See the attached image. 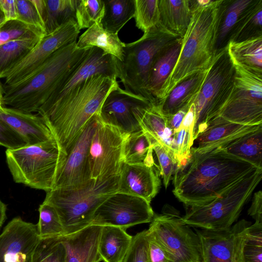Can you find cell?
I'll use <instances>...</instances> for the list:
<instances>
[{"label":"cell","instance_id":"6da1fadb","mask_svg":"<svg viewBox=\"0 0 262 262\" xmlns=\"http://www.w3.org/2000/svg\"><path fill=\"white\" fill-rule=\"evenodd\" d=\"M258 169L221 148L201 154L190 150L185 164L175 169L173 193L185 208L202 205Z\"/></svg>","mask_w":262,"mask_h":262},{"label":"cell","instance_id":"7a4b0ae2","mask_svg":"<svg viewBox=\"0 0 262 262\" xmlns=\"http://www.w3.org/2000/svg\"><path fill=\"white\" fill-rule=\"evenodd\" d=\"M116 77L93 76L37 113L66 155L89 120L99 113L108 94L119 86Z\"/></svg>","mask_w":262,"mask_h":262},{"label":"cell","instance_id":"3957f363","mask_svg":"<svg viewBox=\"0 0 262 262\" xmlns=\"http://www.w3.org/2000/svg\"><path fill=\"white\" fill-rule=\"evenodd\" d=\"M192 16L182 37L176 63L161 91L158 101L164 99L180 82L207 70L216 55L218 31L225 0H190Z\"/></svg>","mask_w":262,"mask_h":262},{"label":"cell","instance_id":"277c9868","mask_svg":"<svg viewBox=\"0 0 262 262\" xmlns=\"http://www.w3.org/2000/svg\"><path fill=\"white\" fill-rule=\"evenodd\" d=\"M76 42L59 48L25 81L3 87L2 105L26 113L37 112L91 48L78 49Z\"/></svg>","mask_w":262,"mask_h":262},{"label":"cell","instance_id":"5b68a950","mask_svg":"<svg viewBox=\"0 0 262 262\" xmlns=\"http://www.w3.org/2000/svg\"><path fill=\"white\" fill-rule=\"evenodd\" d=\"M120 174L107 179H92L85 186L73 189H53L47 192L44 202L56 211L64 234L91 225L98 207L111 195L119 191Z\"/></svg>","mask_w":262,"mask_h":262},{"label":"cell","instance_id":"8992f818","mask_svg":"<svg viewBox=\"0 0 262 262\" xmlns=\"http://www.w3.org/2000/svg\"><path fill=\"white\" fill-rule=\"evenodd\" d=\"M6 156L15 182L46 192L53 189L66 158L54 139L7 149Z\"/></svg>","mask_w":262,"mask_h":262},{"label":"cell","instance_id":"52a82bcc","mask_svg":"<svg viewBox=\"0 0 262 262\" xmlns=\"http://www.w3.org/2000/svg\"><path fill=\"white\" fill-rule=\"evenodd\" d=\"M180 38L160 24L137 40L125 43L122 60L117 59L118 78L125 90L143 97L150 102L156 101L148 90L152 61L159 52Z\"/></svg>","mask_w":262,"mask_h":262},{"label":"cell","instance_id":"ba28073f","mask_svg":"<svg viewBox=\"0 0 262 262\" xmlns=\"http://www.w3.org/2000/svg\"><path fill=\"white\" fill-rule=\"evenodd\" d=\"M262 178V169L242 179L219 197L202 205L186 207L182 221L190 227L210 231L230 228Z\"/></svg>","mask_w":262,"mask_h":262},{"label":"cell","instance_id":"9c48e42d","mask_svg":"<svg viewBox=\"0 0 262 262\" xmlns=\"http://www.w3.org/2000/svg\"><path fill=\"white\" fill-rule=\"evenodd\" d=\"M234 66L227 47L219 51L209 68L201 91L193 102L195 108L194 141L216 118L232 90Z\"/></svg>","mask_w":262,"mask_h":262},{"label":"cell","instance_id":"30bf717a","mask_svg":"<svg viewBox=\"0 0 262 262\" xmlns=\"http://www.w3.org/2000/svg\"><path fill=\"white\" fill-rule=\"evenodd\" d=\"M148 232L166 252L170 262H202L199 237L172 207L155 214Z\"/></svg>","mask_w":262,"mask_h":262},{"label":"cell","instance_id":"8fae6325","mask_svg":"<svg viewBox=\"0 0 262 262\" xmlns=\"http://www.w3.org/2000/svg\"><path fill=\"white\" fill-rule=\"evenodd\" d=\"M233 64L235 73L232 90L217 117L243 125H261L262 73Z\"/></svg>","mask_w":262,"mask_h":262},{"label":"cell","instance_id":"7c38bea8","mask_svg":"<svg viewBox=\"0 0 262 262\" xmlns=\"http://www.w3.org/2000/svg\"><path fill=\"white\" fill-rule=\"evenodd\" d=\"M127 135L118 128L102 122L98 114L89 153L92 179L102 181L120 174L123 163V145Z\"/></svg>","mask_w":262,"mask_h":262},{"label":"cell","instance_id":"4fadbf2b","mask_svg":"<svg viewBox=\"0 0 262 262\" xmlns=\"http://www.w3.org/2000/svg\"><path fill=\"white\" fill-rule=\"evenodd\" d=\"M252 223L244 219L223 231L195 229L201 246L202 262H244V250Z\"/></svg>","mask_w":262,"mask_h":262},{"label":"cell","instance_id":"5bb4252c","mask_svg":"<svg viewBox=\"0 0 262 262\" xmlns=\"http://www.w3.org/2000/svg\"><path fill=\"white\" fill-rule=\"evenodd\" d=\"M154 215L150 203L140 197L117 192L98 207L91 224L114 226L126 230L150 223Z\"/></svg>","mask_w":262,"mask_h":262},{"label":"cell","instance_id":"9a60e30c","mask_svg":"<svg viewBox=\"0 0 262 262\" xmlns=\"http://www.w3.org/2000/svg\"><path fill=\"white\" fill-rule=\"evenodd\" d=\"M80 30L72 19L45 35L35 47L6 75L3 87L19 84L29 78L42 63L61 47L77 41Z\"/></svg>","mask_w":262,"mask_h":262},{"label":"cell","instance_id":"2e32d148","mask_svg":"<svg viewBox=\"0 0 262 262\" xmlns=\"http://www.w3.org/2000/svg\"><path fill=\"white\" fill-rule=\"evenodd\" d=\"M98 114L89 120L71 147L53 189L80 188L86 185L92 180L89 153L97 126Z\"/></svg>","mask_w":262,"mask_h":262},{"label":"cell","instance_id":"e0dca14e","mask_svg":"<svg viewBox=\"0 0 262 262\" xmlns=\"http://www.w3.org/2000/svg\"><path fill=\"white\" fill-rule=\"evenodd\" d=\"M150 103L144 97L123 90L119 85L107 96L98 116L104 123L128 134L142 130L134 115V109L147 106Z\"/></svg>","mask_w":262,"mask_h":262},{"label":"cell","instance_id":"ac0fdd59","mask_svg":"<svg viewBox=\"0 0 262 262\" xmlns=\"http://www.w3.org/2000/svg\"><path fill=\"white\" fill-rule=\"evenodd\" d=\"M117 59L96 47H91L80 62L66 76L54 93L40 107H47L77 84L97 75L118 78Z\"/></svg>","mask_w":262,"mask_h":262},{"label":"cell","instance_id":"d6986e66","mask_svg":"<svg viewBox=\"0 0 262 262\" xmlns=\"http://www.w3.org/2000/svg\"><path fill=\"white\" fill-rule=\"evenodd\" d=\"M39 239L36 224L13 218L0 234V262H30Z\"/></svg>","mask_w":262,"mask_h":262},{"label":"cell","instance_id":"ffe728a7","mask_svg":"<svg viewBox=\"0 0 262 262\" xmlns=\"http://www.w3.org/2000/svg\"><path fill=\"white\" fill-rule=\"evenodd\" d=\"M158 170L144 164L123 163L120 173L118 192L140 197L150 203L160 186Z\"/></svg>","mask_w":262,"mask_h":262},{"label":"cell","instance_id":"44dd1931","mask_svg":"<svg viewBox=\"0 0 262 262\" xmlns=\"http://www.w3.org/2000/svg\"><path fill=\"white\" fill-rule=\"evenodd\" d=\"M260 127L262 124L243 125L217 117L197 136L194 142L196 141L198 146L190 150L201 154L222 148L236 138Z\"/></svg>","mask_w":262,"mask_h":262},{"label":"cell","instance_id":"7402d4cb","mask_svg":"<svg viewBox=\"0 0 262 262\" xmlns=\"http://www.w3.org/2000/svg\"><path fill=\"white\" fill-rule=\"evenodd\" d=\"M102 226L91 224L72 233L60 236L66 262L102 261L98 245Z\"/></svg>","mask_w":262,"mask_h":262},{"label":"cell","instance_id":"603a6c76","mask_svg":"<svg viewBox=\"0 0 262 262\" xmlns=\"http://www.w3.org/2000/svg\"><path fill=\"white\" fill-rule=\"evenodd\" d=\"M0 119L20 135L26 140L28 145L54 139L45 120L39 115L0 105Z\"/></svg>","mask_w":262,"mask_h":262},{"label":"cell","instance_id":"cb8c5ba5","mask_svg":"<svg viewBox=\"0 0 262 262\" xmlns=\"http://www.w3.org/2000/svg\"><path fill=\"white\" fill-rule=\"evenodd\" d=\"M133 113L142 129L163 146L175 160V133L167 125L158 101L146 107L135 108Z\"/></svg>","mask_w":262,"mask_h":262},{"label":"cell","instance_id":"d4e9b609","mask_svg":"<svg viewBox=\"0 0 262 262\" xmlns=\"http://www.w3.org/2000/svg\"><path fill=\"white\" fill-rule=\"evenodd\" d=\"M208 69L185 78L178 83L164 99L158 101L164 116L167 117L190 107L201 91Z\"/></svg>","mask_w":262,"mask_h":262},{"label":"cell","instance_id":"484cf974","mask_svg":"<svg viewBox=\"0 0 262 262\" xmlns=\"http://www.w3.org/2000/svg\"><path fill=\"white\" fill-rule=\"evenodd\" d=\"M181 44L182 37L159 52L152 61L149 73L148 90L157 100H158L163 86L176 63Z\"/></svg>","mask_w":262,"mask_h":262},{"label":"cell","instance_id":"4316f807","mask_svg":"<svg viewBox=\"0 0 262 262\" xmlns=\"http://www.w3.org/2000/svg\"><path fill=\"white\" fill-rule=\"evenodd\" d=\"M133 236L117 226L104 225L101 231L98 251L104 262H123L132 243Z\"/></svg>","mask_w":262,"mask_h":262},{"label":"cell","instance_id":"83f0119b","mask_svg":"<svg viewBox=\"0 0 262 262\" xmlns=\"http://www.w3.org/2000/svg\"><path fill=\"white\" fill-rule=\"evenodd\" d=\"M125 44L120 40L118 34L106 30L99 22L88 28L79 36L76 46L78 49L98 48L105 54L111 55L121 61Z\"/></svg>","mask_w":262,"mask_h":262},{"label":"cell","instance_id":"f1b7e54d","mask_svg":"<svg viewBox=\"0 0 262 262\" xmlns=\"http://www.w3.org/2000/svg\"><path fill=\"white\" fill-rule=\"evenodd\" d=\"M160 24L173 34L182 37L192 16L190 0H159Z\"/></svg>","mask_w":262,"mask_h":262},{"label":"cell","instance_id":"f546056e","mask_svg":"<svg viewBox=\"0 0 262 262\" xmlns=\"http://www.w3.org/2000/svg\"><path fill=\"white\" fill-rule=\"evenodd\" d=\"M228 53L233 63L262 73V35L227 45Z\"/></svg>","mask_w":262,"mask_h":262},{"label":"cell","instance_id":"4dcf8cb0","mask_svg":"<svg viewBox=\"0 0 262 262\" xmlns=\"http://www.w3.org/2000/svg\"><path fill=\"white\" fill-rule=\"evenodd\" d=\"M221 148L262 169V127L236 138Z\"/></svg>","mask_w":262,"mask_h":262},{"label":"cell","instance_id":"1f68e13d","mask_svg":"<svg viewBox=\"0 0 262 262\" xmlns=\"http://www.w3.org/2000/svg\"><path fill=\"white\" fill-rule=\"evenodd\" d=\"M43 37L35 36L9 41L0 46V78L22 60Z\"/></svg>","mask_w":262,"mask_h":262},{"label":"cell","instance_id":"d6a6232c","mask_svg":"<svg viewBox=\"0 0 262 262\" xmlns=\"http://www.w3.org/2000/svg\"><path fill=\"white\" fill-rule=\"evenodd\" d=\"M155 141L142 129L127 134L123 145V162L145 164L147 159L153 156Z\"/></svg>","mask_w":262,"mask_h":262},{"label":"cell","instance_id":"836d02e7","mask_svg":"<svg viewBox=\"0 0 262 262\" xmlns=\"http://www.w3.org/2000/svg\"><path fill=\"white\" fill-rule=\"evenodd\" d=\"M259 35H262V0H253L240 17L229 41H239Z\"/></svg>","mask_w":262,"mask_h":262},{"label":"cell","instance_id":"e575fe53","mask_svg":"<svg viewBox=\"0 0 262 262\" xmlns=\"http://www.w3.org/2000/svg\"><path fill=\"white\" fill-rule=\"evenodd\" d=\"M253 0H225L219 26L216 54L226 47L238 19Z\"/></svg>","mask_w":262,"mask_h":262},{"label":"cell","instance_id":"d590c367","mask_svg":"<svg viewBox=\"0 0 262 262\" xmlns=\"http://www.w3.org/2000/svg\"><path fill=\"white\" fill-rule=\"evenodd\" d=\"M104 10L101 24L106 30L118 34L133 17L134 0H103Z\"/></svg>","mask_w":262,"mask_h":262},{"label":"cell","instance_id":"8d00e7d4","mask_svg":"<svg viewBox=\"0 0 262 262\" xmlns=\"http://www.w3.org/2000/svg\"><path fill=\"white\" fill-rule=\"evenodd\" d=\"M43 20L46 35L49 34L69 21L75 19L77 0H45Z\"/></svg>","mask_w":262,"mask_h":262},{"label":"cell","instance_id":"74e56055","mask_svg":"<svg viewBox=\"0 0 262 262\" xmlns=\"http://www.w3.org/2000/svg\"><path fill=\"white\" fill-rule=\"evenodd\" d=\"M30 262H66L60 236L40 237Z\"/></svg>","mask_w":262,"mask_h":262},{"label":"cell","instance_id":"f35d334b","mask_svg":"<svg viewBox=\"0 0 262 262\" xmlns=\"http://www.w3.org/2000/svg\"><path fill=\"white\" fill-rule=\"evenodd\" d=\"M159 0H134L136 26L145 34L160 24Z\"/></svg>","mask_w":262,"mask_h":262},{"label":"cell","instance_id":"ab89813d","mask_svg":"<svg viewBox=\"0 0 262 262\" xmlns=\"http://www.w3.org/2000/svg\"><path fill=\"white\" fill-rule=\"evenodd\" d=\"M38 211L39 221L36 225L40 238L64 234L59 217L52 205L43 202L39 206Z\"/></svg>","mask_w":262,"mask_h":262},{"label":"cell","instance_id":"60d3db41","mask_svg":"<svg viewBox=\"0 0 262 262\" xmlns=\"http://www.w3.org/2000/svg\"><path fill=\"white\" fill-rule=\"evenodd\" d=\"M104 10L103 0H77L75 20L80 30L101 22Z\"/></svg>","mask_w":262,"mask_h":262},{"label":"cell","instance_id":"b9f144b4","mask_svg":"<svg viewBox=\"0 0 262 262\" xmlns=\"http://www.w3.org/2000/svg\"><path fill=\"white\" fill-rule=\"evenodd\" d=\"M45 35L42 30L17 19L8 20L0 28V46L15 40Z\"/></svg>","mask_w":262,"mask_h":262},{"label":"cell","instance_id":"7bdbcfd3","mask_svg":"<svg viewBox=\"0 0 262 262\" xmlns=\"http://www.w3.org/2000/svg\"><path fill=\"white\" fill-rule=\"evenodd\" d=\"M174 141L176 168H180L186 163L194 140L189 130L180 126L179 130L174 134Z\"/></svg>","mask_w":262,"mask_h":262},{"label":"cell","instance_id":"ee69618b","mask_svg":"<svg viewBox=\"0 0 262 262\" xmlns=\"http://www.w3.org/2000/svg\"><path fill=\"white\" fill-rule=\"evenodd\" d=\"M123 262H149L147 230L133 236L132 245Z\"/></svg>","mask_w":262,"mask_h":262},{"label":"cell","instance_id":"f6af8a7d","mask_svg":"<svg viewBox=\"0 0 262 262\" xmlns=\"http://www.w3.org/2000/svg\"><path fill=\"white\" fill-rule=\"evenodd\" d=\"M17 19L42 30L46 35L43 22L31 0H16Z\"/></svg>","mask_w":262,"mask_h":262},{"label":"cell","instance_id":"bcb514c9","mask_svg":"<svg viewBox=\"0 0 262 262\" xmlns=\"http://www.w3.org/2000/svg\"><path fill=\"white\" fill-rule=\"evenodd\" d=\"M160 164V174L162 176L165 189L168 187L172 175L176 168L172 156L161 144L155 141L152 146Z\"/></svg>","mask_w":262,"mask_h":262},{"label":"cell","instance_id":"7dc6e473","mask_svg":"<svg viewBox=\"0 0 262 262\" xmlns=\"http://www.w3.org/2000/svg\"><path fill=\"white\" fill-rule=\"evenodd\" d=\"M27 145L26 140L20 135L0 119V145L13 149Z\"/></svg>","mask_w":262,"mask_h":262},{"label":"cell","instance_id":"c3c4849f","mask_svg":"<svg viewBox=\"0 0 262 262\" xmlns=\"http://www.w3.org/2000/svg\"><path fill=\"white\" fill-rule=\"evenodd\" d=\"M148 256L149 262H170L165 250L148 231Z\"/></svg>","mask_w":262,"mask_h":262},{"label":"cell","instance_id":"681fc988","mask_svg":"<svg viewBox=\"0 0 262 262\" xmlns=\"http://www.w3.org/2000/svg\"><path fill=\"white\" fill-rule=\"evenodd\" d=\"M244 262H262V242L249 237L244 250Z\"/></svg>","mask_w":262,"mask_h":262},{"label":"cell","instance_id":"f907efd6","mask_svg":"<svg viewBox=\"0 0 262 262\" xmlns=\"http://www.w3.org/2000/svg\"><path fill=\"white\" fill-rule=\"evenodd\" d=\"M248 213L255 220V222H262V192L261 190L254 193L251 205Z\"/></svg>","mask_w":262,"mask_h":262},{"label":"cell","instance_id":"816d5d0a","mask_svg":"<svg viewBox=\"0 0 262 262\" xmlns=\"http://www.w3.org/2000/svg\"><path fill=\"white\" fill-rule=\"evenodd\" d=\"M0 7L4 14L6 21L17 19L16 0H0Z\"/></svg>","mask_w":262,"mask_h":262},{"label":"cell","instance_id":"f5cc1de1","mask_svg":"<svg viewBox=\"0 0 262 262\" xmlns=\"http://www.w3.org/2000/svg\"><path fill=\"white\" fill-rule=\"evenodd\" d=\"M189 108H183L173 115L166 117L167 125L173 130L174 133L177 132L180 128L183 119Z\"/></svg>","mask_w":262,"mask_h":262},{"label":"cell","instance_id":"db71d44e","mask_svg":"<svg viewBox=\"0 0 262 262\" xmlns=\"http://www.w3.org/2000/svg\"><path fill=\"white\" fill-rule=\"evenodd\" d=\"M195 122V108L194 103H192L187 112L185 114L181 126L189 130L193 138V130ZM194 140V139H193Z\"/></svg>","mask_w":262,"mask_h":262},{"label":"cell","instance_id":"11a10c76","mask_svg":"<svg viewBox=\"0 0 262 262\" xmlns=\"http://www.w3.org/2000/svg\"><path fill=\"white\" fill-rule=\"evenodd\" d=\"M6 210L7 205L0 200V229L7 218Z\"/></svg>","mask_w":262,"mask_h":262},{"label":"cell","instance_id":"9f6ffc18","mask_svg":"<svg viewBox=\"0 0 262 262\" xmlns=\"http://www.w3.org/2000/svg\"><path fill=\"white\" fill-rule=\"evenodd\" d=\"M6 19L3 12L0 7V28L6 23Z\"/></svg>","mask_w":262,"mask_h":262},{"label":"cell","instance_id":"6f0895ef","mask_svg":"<svg viewBox=\"0 0 262 262\" xmlns=\"http://www.w3.org/2000/svg\"><path fill=\"white\" fill-rule=\"evenodd\" d=\"M3 97V89L2 85L0 83V102L1 103Z\"/></svg>","mask_w":262,"mask_h":262},{"label":"cell","instance_id":"680465c9","mask_svg":"<svg viewBox=\"0 0 262 262\" xmlns=\"http://www.w3.org/2000/svg\"><path fill=\"white\" fill-rule=\"evenodd\" d=\"M0 105H2L1 103L0 102Z\"/></svg>","mask_w":262,"mask_h":262}]
</instances>
